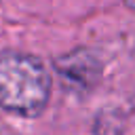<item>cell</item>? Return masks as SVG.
<instances>
[{
    "instance_id": "7a4b0ae2",
    "label": "cell",
    "mask_w": 135,
    "mask_h": 135,
    "mask_svg": "<svg viewBox=\"0 0 135 135\" xmlns=\"http://www.w3.org/2000/svg\"><path fill=\"white\" fill-rule=\"evenodd\" d=\"M53 68L61 80L63 91L78 95V97L91 93L103 76V68H101L99 57L91 49H84V46L55 57Z\"/></svg>"
},
{
    "instance_id": "3957f363",
    "label": "cell",
    "mask_w": 135,
    "mask_h": 135,
    "mask_svg": "<svg viewBox=\"0 0 135 135\" xmlns=\"http://www.w3.org/2000/svg\"><path fill=\"white\" fill-rule=\"evenodd\" d=\"M95 135H122L124 131V114L118 108H105L97 114L95 118V127H93Z\"/></svg>"
},
{
    "instance_id": "6da1fadb",
    "label": "cell",
    "mask_w": 135,
    "mask_h": 135,
    "mask_svg": "<svg viewBox=\"0 0 135 135\" xmlns=\"http://www.w3.org/2000/svg\"><path fill=\"white\" fill-rule=\"evenodd\" d=\"M51 97L44 61L21 51H0V108L21 118H38Z\"/></svg>"
},
{
    "instance_id": "277c9868",
    "label": "cell",
    "mask_w": 135,
    "mask_h": 135,
    "mask_svg": "<svg viewBox=\"0 0 135 135\" xmlns=\"http://www.w3.org/2000/svg\"><path fill=\"white\" fill-rule=\"evenodd\" d=\"M122 2H124V6H127L129 11H133V13H135V0H122Z\"/></svg>"
}]
</instances>
